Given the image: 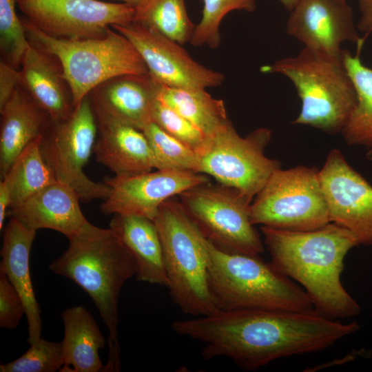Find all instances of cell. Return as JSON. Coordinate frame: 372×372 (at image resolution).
I'll return each instance as SVG.
<instances>
[{
  "instance_id": "31",
  "label": "cell",
  "mask_w": 372,
  "mask_h": 372,
  "mask_svg": "<svg viewBox=\"0 0 372 372\" xmlns=\"http://www.w3.org/2000/svg\"><path fill=\"white\" fill-rule=\"evenodd\" d=\"M15 5V0H0V52L1 60L20 69L30 41Z\"/></svg>"
},
{
  "instance_id": "8",
  "label": "cell",
  "mask_w": 372,
  "mask_h": 372,
  "mask_svg": "<svg viewBox=\"0 0 372 372\" xmlns=\"http://www.w3.org/2000/svg\"><path fill=\"white\" fill-rule=\"evenodd\" d=\"M251 223L311 231L331 223L319 170L299 165L276 170L249 206Z\"/></svg>"
},
{
  "instance_id": "32",
  "label": "cell",
  "mask_w": 372,
  "mask_h": 372,
  "mask_svg": "<svg viewBox=\"0 0 372 372\" xmlns=\"http://www.w3.org/2000/svg\"><path fill=\"white\" fill-rule=\"evenodd\" d=\"M152 122L199 155L209 143L210 137L158 98L153 105Z\"/></svg>"
},
{
  "instance_id": "10",
  "label": "cell",
  "mask_w": 372,
  "mask_h": 372,
  "mask_svg": "<svg viewBox=\"0 0 372 372\" xmlns=\"http://www.w3.org/2000/svg\"><path fill=\"white\" fill-rule=\"evenodd\" d=\"M202 235L219 249L259 256L264 246L249 216L250 203L238 191L209 182L178 195Z\"/></svg>"
},
{
  "instance_id": "24",
  "label": "cell",
  "mask_w": 372,
  "mask_h": 372,
  "mask_svg": "<svg viewBox=\"0 0 372 372\" xmlns=\"http://www.w3.org/2000/svg\"><path fill=\"white\" fill-rule=\"evenodd\" d=\"M61 318L63 365L60 371H104L99 351L104 347L105 339L92 316L82 306H75L65 309Z\"/></svg>"
},
{
  "instance_id": "29",
  "label": "cell",
  "mask_w": 372,
  "mask_h": 372,
  "mask_svg": "<svg viewBox=\"0 0 372 372\" xmlns=\"http://www.w3.org/2000/svg\"><path fill=\"white\" fill-rule=\"evenodd\" d=\"M148 139L158 170L200 173V156L152 122L143 130Z\"/></svg>"
},
{
  "instance_id": "18",
  "label": "cell",
  "mask_w": 372,
  "mask_h": 372,
  "mask_svg": "<svg viewBox=\"0 0 372 372\" xmlns=\"http://www.w3.org/2000/svg\"><path fill=\"white\" fill-rule=\"evenodd\" d=\"M79 196L68 185L58 180L10 208V216L29 229H49L68 238L88 220L80 205Z\"/></svg>"
},
{
  "instance_id": "20",
  "label": "cell",
  "mask_w": 372,
  "mask_h": 372,
  "mask_svg": "<svg viewBox=\"0 0 372 372\" xmlns=\"http://www.w3.org/2000/svg\"><path fill=\"white\" fill-rule=\"evenodd\" d=\"M96 160L117 176L149 172L155 161L144 132L132 125L96 117Z\"/></svg>"
},
{
  "instance_id": "37",
  "label": "cell",
  "mask_w": 372,
  "mask_h": 372,
  "mask_svg": "<svg viewBox=\"0 0 372 372\" xmlns=\"http://www.w3.org/2000/svg\"><path fill=\"white\" fill-rule=\"evenodd\" d=\"M357 1L360 12L357 28L366 37L372 32V0Z\"/></svg>"
},
{
  "instance_id": "21",
  "label": "cell",
  "mask_w": 372,
  "mask_h": 372,
  "mask_svg": "<svg viewBox=\"0 0 372 372\" xmlns=\"http://www.w3.org/2000/svg\"><path fill=\"white\" fill-rule=\"evenodd\" d=\"M37 231L29 229L14 218L3 229L0 271L7 276L19 294L28 324V342L41 338L42 322L31 280L30 255Z\"/></svg>"
},
{
  "instance_id": "13",
  "label": "cell",
  "mask_w": 372,
  "mask_h": 372,
  "mask_svg": "<svg viewBox=\"0 0 372 372\" xmlns=\"http://www.w3.org/2000/svg\"><path fill=\"white\" fill-rule=\"evenodd\" d=\"M112 28L131 41L144 61L148 73L160 85L205 90L218 87L225 81L223 74L196 61L180 44L141 23L132 21Z\"/></svg>"
},
{
  "instance_id": "3",
  "label": "cell",
  "mask_w": 372,
  "mask_h": 372,
  "mask_svg": "<svg viewBox=\"0 0 372 372\" xmlns=\"http://www.w3.org/2000/svg\"><path fill=\"white\" fill-rule=\"evenodd\" d=\"M68 239L67 249L49 268L72 280L92 298L109 332L104 371H119L118 302L125 282L136 276V261L110 227L101 228L88 221Z\"/></svg>"
},
{
  "instance_id": "35",
  "label": "cell",
  "mask_w": 372,
  "mask_h": 372,
  "mask_svg": "<svg viewBox=\"0 0 372 372\" xmlns=\"http://www.w3.org/2000/svg\"><path fill=\"white\" fill-rule=\"evenodd\" d=\"M20 69L6 62L0 61V109L10 99L16 89L20 86Z\"/></svg>"
},
{
  "instance_id": "22",
  "label": "cell",
  "mask_w": 372,
  "mask_h": 372,
  "mask_svg": "<svg viewBox=\"0 0 372 372\" xmlns=\"http://www.w3.org/2000/svg\"><path fill=\"white\" fill-rule=\"evenodd\" d=\"M0 172L3 178L21 152L41 137L49 115L19 86L0 109Z\"/></svg>"
},
{
  "instance_id": "34",
  "label": "cell",
  "mask_w": 372,
  "mask_h": 372,
  "mask_svg": "<svg viewBox=\"0 0 372 372\" xmlns=\"http://www.w3.org/2000/svg\"><path fill=\"white\" fill-rule=\"evenodd\" d=\"M25 314L23 301L4 273L0 271V327L16 329Z\"/></svg>"
},
{
  "instance_id": "12",
  "label": "cell",
  "mask_w": 372,
  "mask_h": 372,
  "mask_svg": "<svg viewBox=\"0 0 372 372\" xmlns=\"http://www.w3.org/2000/svg\"><path fill=\"white\" fill-rule=\"evenodd\" d=\"M32 25L60 39L101 38L114 25L134 21L135 8L99 0H15Z\"/></svg>"
},
{
  "instance_id": "23",
  "label": "cell",
  "mask_w": 372,
  "mask_h": 372,
  "mask_svg": "<svg viewBox=\"0 0 372 372\" xmlns=\"http://www.w3.org/2000/svg\"><path fill=\"white\" fill-rule=\"evenodd\" d=\"M110 227L134 257L136 280L167 287L161 241L154 220L134 214H116Z\"/></svg>"
},
{
  "instance_id": "26",
  "label": "cell",
  "mask_w": 372,
  "mask_h": 372,
  "mask_svg": "<svg viewBox=\"0 0 372 372\" xmlns=\"http://www.w3.org/2000/svg\"><path fill=\"white\" fill-rule=\"evenodd\" d=\"M158 99L212 137L231 121L225 103L205 90H189L159 85Z\"/></svg>"
},
{
  "instance_id": "19",
  "label": "cell",
  "mask_w": 372,
  "mask_h": 372,
  "mask_svg": "<svg viewBox=\"0 0 372 372\" xmlns=\"http://www.w3.org/2000/svg\"><path fill=\"white\" fill-rule=\"evenodd\" d=\"M20 87L53 121L66 118L74 105L62 67L54 55L30 42L20 68Z\"/></svg>"
},
{
  "instance_id": "27",
  "label": "cell",
  "mask_w": 372,
  "mask_h": 372,
  "mask_svg": "<svg viewBox=\"0 0 372 372\" xmlns=\"http://www.w3.org/2000/svg\"><path fill=\"white\" fill-rule=\"evenodd\" d=\"M183 45L189 42L195 25L185 0H144L135 8L134 21Z\"/></svg>"
},
{
  "instance_id": "25",
  "label": "cell",
  "mask_w": 372,
  "mask_h": 372,
  "mask_svg": "<svg viewBox=\"0 0 372 372\" xmlns=\"http://www.w3.org/2000/svg\"><path fill=\"white\" fill-rule=\"evenodd\" d=\"M362 48L358 46L355 55L343 50L342 63L354 84L358 101L341 133L348 145L362 147L367 159L372 161V68L361 61Z\"/></svg>"
},
{
  "instance_id": "38",
  "label": "cell",
  "mask_w": 372,
  "mask_h": 372,
  "mask_svg": "<svg viewBox=\"0 0 372 372\" xmlns=\"http://www.w3.org/2000/svg\"><path fill=\"white\" fill-rule=\"evenodd\" d=\"M278 1L287 10H291L297 4L298 0H278Z\"/></svg>"
},
{
  "instance_id": "33",
  "label": "cell",
  "mask_w": 372,
  "mask_h": 372,
  "mask_svg": "<svg viewBox=\"0 0 372 372\" xmlns=\"http://www.w3.org/2000/svg\"><path fill=\"white\" fill-rule=\"evenodd\" d=\"M63 365L62 342L41 338L19 358L0 365L1 372H54Z\"/></svg>"
},
{
  "instance_id": "9",
  "label": "cell",
  "mask_w": 372,
  "mask_h": 372,
  "mask_svg": "<svg viewBox=\"0 0 372 372\" xmlns=\"http://www.w3.org/2000/svg\"><path fill=\"white\" fill-rule=\"evenodd\" d=\"M98 136V124L90 95H87L66 118L53 121L41 140L42 155L56 180L72 189L81 201L104 200L105 183L91 180L83 172Z\"/></svg>"
},
{
  "instance_id": "1",
  "label": "cell",
  "mask_w": 372,
  "mask_h": 372,
  "mask_svg": "<svg viewBox=\"0 0 372 372\" xmlns=\"http://www.w3.org/2000/svg\"><path fill=\"white\" fill-rule=\"evenodd\" d=\"M172 328L203 342L205 359L226 357L253 371L280 358L324 350L358 331L359 325L343 324L315 309H243L176 320Z\"/></svg>"
},
{
  "instance_id": "16",
  "label": "cell",
  "mask_w": 372,
  "mask_h": 372,
  "mask_svg": "<svg viewBox=\"0 0 372 372\" xmlns=\"http://www.w3.org/2000/svg\"><path fill=\"white\" fill-rule=\"evenodd\" d=\"M208 182L205 174L177 170L108 177L104 183L109 192L101 210L105 215L134 214L154 220L164 202Z\"/></svg>"
},
{
  "instance_id": "14",
  "label": "cell",
  "mask_w": 372,
  "mask_h": 372,
  "mask_svg": "<svg viewBox=\"0 0 372 372\" xmlns=\"http://www.w3.org/2000/svg\"><path fill=\"white\" fill-rule=\"evenodd\" d=\"M319 177L331 222L351 232L359 245H372V185L338 149L328 154Z\"/></svg>"
},
{
  "instance_id": "28",
  "label": "cell",
  "mask_w": 372,
  "mask_h": 372,
  "mask_svg": "<svg viewBox=\"0 0 372 372\" xmlns=\"http://www.w3.org/2000/svg\"><path fill=\"white\" fill-rule=\"evenodd\" d=\"M41 137L27 146L10 168L13 173L10 208L57 180L42 155Z\"/></svg>"
},
{
  "instance_id": "2",
  "label": "cell",
  "mask_w": 372,
  "mask_h": 372,
  "mask_svg": "<svg viewBox=\"0 0 372 372\" xmlns=\"http://www.w3.org/2000/svg\"><path fill=\"white\" fill-rule=\"evenodd\" d=\"M260 229L272 265L304 287L316 311L331 319L360 313L341 282L344 259L359 245L351 232L332 222L311 231Z\"/></svg>"
},
{
  "instance_id": "7",
  "label": "cell",
  "mask_w": 372,
  "mask_h": 372,
  "mask_svg": "<svg viewBox=\"0 0 372 372\" xmlns=\"http://www.w3.org/2000/svg\"><path fill=\"white\" fill-rule=\"evenodd\" d=\"M154 222L174 303L194 317L218 311L209 289L203 236L180 201L172 198L164 202Z\"/></svg>"
},
{
  "instance_id": "11",
  "label": "cell",
  "mask_w": 372,
  "mask_h": 372,
  "mask_svg": "<svg viewBox=\"0 0 372 372\" xmlns=\"http://www.w3.org/2000/svg\"><path fill=\"white\" fill-rule=\"evenodd\" d=\"M271 138V131L266 127L242 137L230 123L210 138L200 155V173L238 191L251 203L272 174L280 168L279 161L265 155Z\"/></svg>"
},
{
  "instance_id": "15",
  "label": "cell",
  "mask_w": 372,
  "mask_h": 372,
  "mask_svg": "<svg viewBox=\"0 0 372 372\" xmlns=\"http://www.w3.org/2000/svg\"><path fill=\"white\" fill-rule=\"evenodd\" d=\"M351 7L344 0H298L287 19V34L328 60L342 63L345 41L364 43Z\"/></svg>"
},
{
  "instance_id": "17",
  "label": "cell",
  "mask_w": 372,
  "mask_h": 372,
  "mask_svg": "<svg viewBox=\"0 0 372 372\" xmlns=\"http://www.w3.org/2000/svg\"><path fill=\"white\" fill-rule=\"evenodd\" d=\"M159 85L149 73L111 78L90 93L95 115L143 131L152 122Z\"/></svg>"
},
{
  "instance_id": "30",
  "label": "cell",
  "mask_w": 372,
  "mask_h": 372,
  "mask_svg": "<svg viewBox=\"0 0 372 372\" xmlns=\"http://www.w3.org/2000/svg\"><path fill=\"white\" fill-rule=\"evenodd\" d=\"M202 17L195 26L190 44L217 48L220 43V25L223 18L233 10L252 12L256 0H203Z\"/></svg>"
},
{
  "instance_id": "39",
  "label": "cell",
  "mask_w": 372,
  "mask_h": 372,
  "mask_svg": "<svg viewBox=\"0 0 372 372\" xmlns=\"http://www.w3.org/2000/svg\"><path fill=\"white\" fill-rule=\"evenodd\" d=\"M114 1H121V3H125L128 5L132 6L133 8H136L138 7L144 0H114Z\"/></svg>"
},
{
  "instance_id": "36",
  "label": "cell",
  "mask_w": 372,
  "mask_h": 372,
  "mask_svg": "<svg viewBox=\"0 0 372 372\" xmlns=\"http://www.w3.org/2000/svg\"><path fill=\"white\" fill-rule=\"evenodd\" d=\"M0 182V229L4 227L8 208L11 204L13 173L9 169Z\"/></svg>"
},
{
  "instance_id": "40",
  "label": "cell",
  "mask_w": 372,
  "mask_h": 372,
  "mask_svg": "<svg viewBox=\"0 0 372 372\" xmlns=\"http://www.w3.org/2000/svg\"><path fill=\"white\" fill-rule=\"evenodd\" d=\"M344 1H347V0H344Z\"/></svg>"
},
{
  "instance_id": "4",
  "label": "cell",
  "mask_w": 372,
  "mask_h": 372,
  "mask_svg": "<svg viewBox=\"0 0 372 372\" xmlns=\"http://www.w3.org/2000/svg\"><path fill=\"white\" fill-rule=\"evenodd\" d=\"M209 285L219 310H313L304 289L259 256L223 251L203 236Z\"/></svg>"
},
{
  "instance_id": "6",
  "label": "cell",
  "mask_w": 372,
  "mask_h": 372,
  "mask_svg": "<svg viewBox=\"0 0 372 372\" xmlns=\"http://www.w3.org/2000/svg\"><path fill=\"white\" fill-rule=\"evenodd\" d=\"M21 20L29 41L59 60L74 106L111 78L148 73L134 45L112 27L101 38L60 39L43 33L25 18Z\"/></svg>"
},
{
  "instance_id": "5",
  "label": "cell",
  "mask_w": 372,
  "mask_h": 372,
  "mask_svg": "<svg viewBox=\"0 0 372 372\" xmlns=\"http://www.w3.org/2000/svg\"><path fill=\"white\" fill-rule=\"evenodd\" d=\"M260 70L282 74L293 84L301 108L293 124L337 134L342 132L356 105L357 92L343 63L307 48L295 56L262 65Z\"/></svg>"
}]
</instances>
